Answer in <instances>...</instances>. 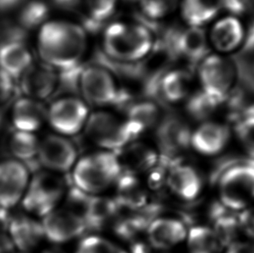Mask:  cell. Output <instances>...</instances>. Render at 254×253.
<instances>
[{"label": "cell", "instance_id": "1", "mask_svg": "<svg viewBox=\"0 0 254 253\" xmlns=\"http://www.w3.org/2000/svg\"><path fill=\"white\" fill-rule=\"evenodd\" d=\"M38 49L45 63L61 70L69 69L80 64L85 52V32L67 22L46 23L39 33Z\"/></svg>", "mask_w": 254, "mask_h": 253}, {"label": "cell", "instance_id": "2", "mask_svg": "<svg viewBox=\"0 0 254 253\" xmlns=\"http://www.w3.org/2000/svg\"><path fill=\"white\" fill-rule=\"evenodd\" d=\"M103 44L111 59L132 63L148 55L153 47V38L145 26L116 23L105 31Z\"/></svg>", "mask_w": 254, "mask_h": 253}, {"label": "cell", "instance_id": "3", "mask_svg": "<svg viewBox=\"0 0 254 253\" xmlns=\"http://www.w3.org/2000/svg\"><path fill=\"white\" fill-rule=\"evenodd\" d=\"M120 163L114 152H100L83 157L73 172L77 189L86 193H97L108 189L121 176Z\"/></svg>", "mask_w": 254, "mask_h": 253}, {"label": "cell", "instance_id": "4", "mask_svg": "<svg viewBox=\"0 0 254 253\" xmlns=\"http://www.w3.org/2000/svg\"><path fill=\"white\" fill-rule=\"evenodd\" d=\"M221 203L233 211L245 210L254 202V165L249 159L239 161L219 179Z\"/></svg>", "mask_w": 254, "mask_h": 253}, {"label": "cell", "instance_id": "5", "mask_svg": "<svg viewBox=\"0 0 254 253\" xmlns=\"http://www.w3.org/2000/svg\"><path fill=\"white\" fill-rule=\"evenodd\" d=\"M85 133L99 147L116 151L126 147L142 132L127 121L121 123L112 114L99 111L86 122Z\"/></svg>", "mask_w": 254, "mask_h": 253}, {"label": "cell", "instance_id": "6", "mask_svg": "<svg viewBox=\"0 0 254 253\" xmlns=\"http://www.w3.org/2000/svg\"><path fill=\"white\" fill-rule=\"evenodd\" d=\"M65 189L64 179L49 172H39L30 182L22 204L28 212L45 217L55 210Z\"/></svg>", "mask_w": 254, "mask_h": 253}, {"label": "cell", "instance_id": "7", "mask_svg": "<svg viewBox=\"0 0 254 253\" xmlns=\"http://www.w3.org/2000/svg\"><path fill=\"white\" fill-rule=\"evenodd\" d=\"M235 77V65L220 56L207 57L199 67L202 91L220 104L225 103L232 92Z\"/></svg>", "mask_w": 254, "mask_h": 253}, {"label": "cell", "instance_id": "8", "mask_svg": "<svg viewBox=\"0 0 254 253\" xmlns=\"http://www.w3.org/2000/svg\"><path fill=\"white\" fill-rule=\"evenodd\" d=\"M79 91L89 103L117 106L120 89L117 88L109 69L100 65L83 67L79 79Z\"/></svg>", "mask_w": 254, "mask_h": 253}, {"label": "cell", "instance_id": "9", "mask_svg": "<svg viewBox=\"0 0 254 253\" xmlns=\"http://www.w3.org/2000/svg\"><path fill=\"white\" fill-rule=\"evenodd\" d=\"M155 135L162 156L172 160H177L179 154L189 148L192 137L189 125L175 115L162 118Z\"/></svg>", "mask_w": 254, "mask_h": 253}, {"label": "cell", "instance_id": "10", "mask_svg": "<svg viewBox=\"0 0 254 253\" xmlns=\"http://www.w3.org/2000/svg\"><path fill=\"white\" fill-rule=\"evenodd\" d=\"M88 117V108L79 99L69 97L52 103L47 118L59 133L72 135L79 132Z\"/></svg>", "mask_w": 254, "mask_h": 253}, {"label": "cell", "instance_id": "11", "mask_svg": "<svg viewBox=\"0 0 254 253\" xmlns=\"http://www.w3.org/2000/svg\"><path fill=\"white\" fill-rule=\"evenodd\" d=\"M29 169L16 160L0 163V206L9 210L20 201L27 190Z\"/></svg>", "mask_w": 254, "mask_h": 253}, {"label": "cell", "instance_id": "12", "mask_svg": "<svg viewBox=\"0 0 254 253\" xmlns=\"http://www.w3.org/2000/svg\"><path fill=\"white\" fill-rule=\"evenodd\" d=\"M45 237L52 243L62 244L85 233V223L68 209L53 210L41 223Z\"/></svg>", "mask_w": 254, "mask_h": 253}, {"label": "cell", "instance_id": "13", "mask_svg": "<svg viewBox=\"0 0 254 253\" xmlns=\"http://www.w3.org/2000/svg\"><path fill=\"white\" fill-rule=\"evenodd\" d=\"M76 149L71 141L59 135L49 134L38 147V159L40 166L50 170L67 172L76 161Z\"/></svg>", "mask_w": 254, "mask_h": 253}, {"label": "cell", "instance_id": "14", "mask_svg": "<svg viewBox=\"0 0 254 253\" xmlns=\"http://www.w3.org/2000/svg\"><path fill=\"white\" fill-rule=\"evenodd\" d=\"M59 85V76L47 63H33L21 75L20 89L26 97L43 100L52 96Z\"/></svg>", "mask_w": 254, "mask_h": 253}, {"label": "cell", "instance_id": "15", "mask_svg": "<svg viewBox=\"0 0 254 253\" xmlns=\"http://www.w3.org/2000/svg\"><path fill=\"white\" fill-rule=\"evenodd\" d=\"M229 127L217 123H205L192 133L191 144L204 155H216L226 147L230 139Z\"/></svg>", "mask_w": 254, "mask_h": 253}, {"label": "cell", "instance_id": "16", "mask_svg": "<svg viewBox=\"0 0 254 253\" xmlns=\"http://www.w3.org/2000/svg\"><path fill=\"white\" fill-rule=\"evenodd\" d=\"M148 237L152 247L165 250L185 240L187 229L183 222L178 219L159 218L148 226Z\"/></svg>", "mask_w": 254, "mask_h": 253}, {"label": "cell", "instance_id": "17", "mask_svg": "<svg viewBox=\"0 0 254 253\" xmlns=\"http://www.w3.org/2000/svg\"><path fill=\"white\" fill-rule=\"evenodd\" d=\"M166 182L175 194L186 200L197 198L202 187L201 179L195 169L179 162L169 169Z\"/></svg>", "mask_w": 254, "mask_h": 253}, {"label": "cell", "instance_id": "18", "mask_svg": "<svg viewBox=\"0 0 254 253\" xmlns=\"http://www.w3.org/2000/svg\"><path fill=\"white\" fill-rule=\"evenodd\" d=\"M46 118L47 111L37 100L23 97L14 103L11 119L16 130L33 133L40 128Z\"/></svg>", "mask_w": 254, "mask_h": 253}, {"label": "cell", "instance_id": "19", "mask_svg": "<svg viewBox=\"0 0 254 253\" xmlns=\"http://www.w3.org/2000/svg\"><path fill=\"white\" fill-rule=\"evenodd\" d=\"M8 233L13 247L22 252L33 249L45 238L42 224L26 216L12 218Z\"/></svg>", "mask_w": 254, "mask_h": 253}, {"label": "cell", "instance_id": "20", "mask_svg": "<svg viewBox=\"0 0 254 253\" xmlns=\"http://www.w3.org/2000/svg\"><path fill=\"white\" fill-rule=\"evenodd\" d=\"M114 153L125 174L134 175L135 173L150 170L158 163V156L155 151L143 144H132Z\"/></svg>", "mask_w": 254, "mask_h": 253}, {"label": "cell", "instance_id": "21", "mask_svg": "<svg viewBox=\"0 0 254 253\" xmlns=\"http://www.w3.org/2000/svg\"><path fill=\"white\" fill-rule=\"evenodd\" d=\"M31 52L24 42L0 45V69L12 78H18L32 64Z\"/></svg>", "mask_w": 254, "mask_h": 253}, {"label": "cell", "instance_id": "22", "mask_svg": "<svg viewBox=\"0 0 254 253\" xmlns=\"http://www.w3.org/2000/svg\"><path fill=\"white\" fill-rule=\"evenodd\" d=\"M244 28L237 17L231 16L214 24L211 40L213 46L221 52H234L244 41Z\"/></svg>", "mask_w": 254, "mask_h": 253}, {"label": "cell", "instance_id": "23", "mask_svg": "<svg viewBox=\"0 0 254 253\" xmlns=\"http://www.w3.org/2000/svg\"><path fill=\"white\" fill-rule=\"evenodd\" d=\"M176 53L182 56L191 64H195L208 53V44L202 29L193 27L180 31L176 41Z\"/></svg>", "mask_w": 254, "mask_h": 253}, {"label": "cell", "instance_id": "24", "mask_svg": "<svg viewBox=\"0 0 254 253\" xmlns=\"http://www.w3.org/2000/svg\"><path fill=\"white\" fill-rule=\"evenodd\" d=\"M9 151L27 167L29 170L38 171L40 164L38 159L39 141L34 133L15 130L9 137Z\"/></svg>", "mask_w": 254, "mask_h": 253}, {"label": "cell", "instance_id": "25", "mask_svg": "<svg viewBox=\"0 0 254 253\" xmlns=\"http://www.w3.org/2000/svg\"><path fill=\"white\" fill-rule=\"evenodd\" d=\"M209 218L213 223V232L220 240L222 247L234 242L241 230L239 216L221 203L213 204L209 212Z\"/></svg>", "mask_w": 254, "mask_h": 253}, {"label": "cell", "instance_id": "26", "mask_svg": "<svg viewBox=\"0 0 254 253\" xmlns=\"http://www.w3.org/2000/svg\"><path fill=\"white\" fill-rule=\"evenodd\" d=\"M116 201L121 208L133 211L139 210L146 205L147 193L134 175L124 173L118 178Z\"/></svg>", "mask_w": 254, "mask_h": 253}, {"label": "cell", "instance_id": "27", "mask_svg": "<svg viewBox=\"0 0 254 253\" xmlns=\"http://www.w3.org/2000/svg\"><path fill=\"white\" fill-rule=\"evenodd\" d=\"M120 208L116 199L91 197L84 220L86 229L94 231L102 229L116 217Z\"/></svg>", "mask_w": 254, "mask_h": 253}, {"label": "cell", "instance_id": "28", "mask_svg": "<svg viewBox=\"0 0 254 253\" xmlns=\"http://www.w3.org/2000/svg\"><path fill=\"white\" fill-rule=\"evenodd\" d=\"M192 77L189 71L176 69L166 73L160 84V95L169 103H177L189 95Z\"/></svg>", "mask_w": 254, "mask_h": 253}, {"label": "cell", "instance_id": "29", "mask_svg": "<svg viewBox=\"0 0 254 253\" xmlns=\"http://www.w3.org/2000/svg\"><path fill=\"white\" fill-rule=\"evenodd\" d=\"M220 9V0H184L182 12L187 23L199 27L209 23Z\"/></svg>", "mask_w": 254, "mask_h": 253}, {"label": "cell", "instance_id": "30", "mask_svg": "<svg viewBox=\"0 0 254 253\" xmlns=\"http://www.w3.org/2000/svg\"><path fill=\"white\" fill-rule=\"evenodd\" d=\"M188 247L191 253H218L223 247L213 230L203 226L189 231Z\"/></svg>", "mask_w": 254, "mask_h": 253}, {"label": "cell", "instance_id": "31", "mask_svg": "<svg viewBox=\"0 0 254 253\" xmlns=\"http://www.w3.org/2000/svg\"><path fill=\"white\" fill-rule=\"evenodd\" d=\"M160 110L155 103L141 102L127 108V122L143 132L155 126L160 121Z\"/></svg>", "mask_w": 254, "mask_h": 253}, {"label": "cell", "instance_id": "32", "mask_svg": "<svg viewBox=\"0 0 254 253\" xmlns=\"http://www.w3.org/2000/svg\"><path fill=\"white\" fill-rule=\"evenodd\" d=\"M48 15V6L44 2L40 0L24 1L18 11L17 24L24 31L31 30L43 24Z\"/></svg>", "mask_w": 254, "mask_h": 253}, {"label": "cell", "instance_id": "33", "mask_svg": "<svg viewBox=\"0 0 254 253\" xmlns=\"http://www.w3.org/2000/svg\"><path fill=\"white\" fill-rule=\"evenodd\" d=\"M117 0H86L88 17L86 26L90 31L98 30L101 24L113 15L117 8Z\"/></svg>", "mask_w": 254, "mask_h": 253}, {"label": "cell", "instance_id": "34", "mask_svg": "<svg viewBox=\"0 0 254 253\" xmlns=\"http://www.w3.org/2000/svg\"><path fill=\"white\" fill-rule=\"evenodd\" d=\"M220 105L201 90L190 97L187 103V110L192 119L202 122L209 118Z\"/></svg>", "mask_w": 254, "mask_h": 253}, {"label": "cell", "instance_id": "35", "mask_svg": "<svg viewBox=\"0 0 254 253\" xmlns=\"http://www.w3.org/2000/svg\"><path fill=\"white\" fill-rule=\"evenodd\" d=\"M76 253H127L109 240L100 237H89L80 243Z\"/></svg>", "mask_w": 254, "mask_h": 253}, {"label": "cell", "instance_id": "36", "mask_svg": "<svg viewBox=\"0 0 254 253\" xmlns=\"http://www.w3.org/2000/svg\"><path fill=\"white\" fill-rule=\"evenodd\" d=\"M235 131L249 159L254 160V117H247L238 122Z\"/></svg>", "mask_w": 254, "mask_h": 253}, {"label": "cell", "instance_id": "37", "mask_svg": "<svg viewBox=\"0 0 254 253\" xmlns=\"http://www.w3.org/2000/svg\"><path fill=\"white\" fill-rule=\"evenodd\" d=\"M141 9L148 17L157 19L171 14L179 0H141Z\"/></svg>", "mask_w": 254, "mask_h": 253}, {"label": "cell", "instance_id": "38", "mask_svg": "<svg viewBox=\"0 0 254 253\" xmlns=\"http://www.w3.org/2000/svg\"><path fill=\"white\" fill-rule=\"evenodd\" d=\"M91 197L92 196L80 190L76 187H74L72 189H69V192H68L67 201H66V204H67L66 209H68L70 212L75 213L76 215L80 217L84 221L87 212H88Z\"/></svg>", "mask_w": 254, "mask_h": 253}, {"label": "cell", "instance_id": "39", "mask_svg": "<svg viewBox=\"0 0 254 253\" xmlns=\"http://www.w3.org/2000/svg\"><path fill=\"white\" fill-rule=\"evenodd\" d=\"M15 93L13 78L0 69V108L5 106L9 101L13 99Z\"/></svg>", "mask_w": 254, "mask_h": 253}, {"label": "cell", "instance_id": "40", "mask_svg": "<svg viewBox=\"0 0 254 253\" xmlns=\"http://www.w3.org/2000/svg\"><path fill=\"white\" fill-rule=\"evenodd\" d=\"M239 224L241 231L254 238V205L245 209L239 215Z\"/></svg>", "mask_w": 254, "mask_h": 253}, {"label": "cell", "instance_id": "41", "mask_svg": "<svg viewBox=\"0 0 254 253\" xmlns=\"http://www.w3.org/2000/svg\"><path fill=\"white\" fill-rule=\"evenodd\" d=\"M220 8L235 16L244 14L248 7V0H220Z\"/></svg>", "mask_w": 254, "mask_h": 253}, {"label": "cell", "instance_id": "42", "mask_svg": "<svg viewBox=\"0 0 254 253\" xmlns=\"http://www.w3.org/2000/svg\"><path fill=\"white\" fill-rule=\"evenodd\" d=\"M11 219L12 217L10 215L8 210L0 206V237L6 236L5 233L9 231Z\"/></svg>", "mask_w": 254, "mask_h": 253}, {"label": "cell", "instance_id": "43", "mask_svg": "<svg viewBox=\"0 0 254 253\" xmlns=\"http://www.w3.org/2000/svg\"><path fill=\"white\" fill-rule=\"evenodd\" d=\"M243 52L251 53L254 52V21L250 27L248 28L247 34L245 35L244 44H243Z\"/></svg>", "mask_w": 254, "mask_h": 253}, {"label": "cell", "instance_id": "44", "mask_svg": "<svg viewBox=\"0 0 254 253\" xmlns=\"http://www.w3.org/2000/svg\"><path fill=\"white\" fill-rule=\"evenodd\" d=\"M227 253H254V246L248 244H233Z\"/></svg>", "mask_w": 254, "mask_h": 253}, {"label": "cell", "instance_id": "45", "mask_svg": "<svg viewBox=\"0 0 254 253\" xmlns=\"http://www.w3.org/2000/svg\"><path fill=\"white\" fill-rule=\"evenodd\" d=\"M13 247L9 237H0V253H12Z\"/></svg>", "mask_w": 254, "mask_h": 253}, {"label": "cell", "instance_id": "46", "mask_svg": "<svg viewBox=\"0 0 254 253\" xmlns=\"http://www.w3.org/2000/svg\"><path fill=\"white\" fill-rule=\"evenodd\" d=\"M56 4L64 8H72L76 6L79 0H52Z\"/></svg>", "mask_w": 254, "mask_h": 253}, {"label": "cell", "instance_id": "47", "mask_svg": "<svg viewBox=\"0 0 254 253\" xmlns=\"http://www.w3.org/2000/svg\"><path fill=\"white\" fill-rule=\"evenodd\" d=\"M43 253H66L60 249H57V248H52V249H48V250H45Z\"/></svg>", "mask_w": 254, "mask_h": 253}, {"label": "cell", "instance_id": "48", "mask_svg": "<svg viewBox=\"0 0 254 253\" xmlns=\"http://www.w3.org/2000/svg\"><path fill=\"white\" fill-rule=\"evenodd\" d=\"M129 1H134V0H129Z\"/></svg>", "mask_w": 254, "mask_h": 253}]
</instances>
